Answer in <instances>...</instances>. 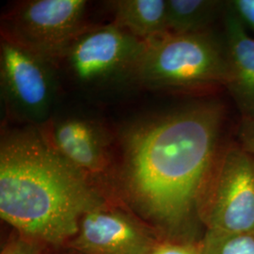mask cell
I'll return each mask as SVG.
<instances>
[{
    "mask_svg": "<svg viewBox=\"0 0 254 254\" xmlns=\"http://www.w3.org/2000/svg\"><path fill=\"white\" fill-rule=\"evenodd\" d=\"M222 124V107L203 103L128 128L121 148L130 201L168 230H181L200 216Z\"/></svg>",
    "mask_w": 254,
    "mask_h": 254,
    "instance_id": "1",
    "label": "cell"
},
{
    "mask_svg": "<svg viewBox=\"0 0 254 254\" xmlns=\"http://www.w3.org/2000/svg\"><path fill=\"white\" fill-rule=\"evenodd\" d=\"M85 174L39 127L10 131L0 145V215L23 236L58 245L76 236L82 217L105 204Z\"/></svg>",
    "mask_w": 254,
    "mask_h": 254,
    "instance_id": "2",
    "label": "cell"
},
{
    "mask_svg": "<svg viewBox=\"0 0 254 254\" xmlns=\"http://www.w3.org/2000/svg\"><path fill=\"white\" fill-rule=\"evenodd\" d=\"M226 48L207 32H167L145 41L137 84L153 90H196L225 86Z\"/></svg>",
    "mask_w": 254,
    "mask_h": 254,
    "instance_id": "3",
    "label": "cell"
},
{
    "mask_svg": "<svg viewBox=\"0 0 254 254\" xmlns=\"http://www.w3.org/2000/svg\"><path fill=\"white\" fill-rule=\"evenodd\" d=\"M144 48V41L113 23L89 26L52 64L83 91L104 92L137 84Z\"/></svg>",
    "mask_w": 254,
    "mask_h": 254,
    "instance_id": "4",
    "label": "cell"
},
{
    "mask_svg": "<svg viewBox=\"0 0 254 254\" xmlns=\"http://www.w3.org/2000/svg\"><path fill=\"white\" fill-rule=\"evenodd\" d=\"M86 0H28L1 19V38L53 64L87 25Z\"/></svg>",
    "mask_w": 254,
    "mask_h": 254,
    "instance_id": "5",
    "label": "cell"
},
{
    "mask_svg": "<svg viewBox=\"0 0 254 254\" xmlns=\"http://www.w3.org/2000/svg\"><path fill=\"white\" fill-rule=\"evenodd\" d=\"M207 230L254 234V157L240 147L219 153L200 207Z\"/></svg>",
    "mask_w": 254,
    "mask_h": 254,
    "instance_id": "6",
    "label": "cell"
},
{
    "mask_svg": "<svg viewBox=\"0 0 254 254\" xmlns=\"http://www.w3.org/2000/svg\"><path fill=\"white\" fill-rule=\"evenodd\" d=\"M0 83L6 109L14 118L35 127L52 118L59 86L47 60L1 38Z\"/></svg>",
    "mask_w": 254,
    "mask_h": 254,
    "instance_id": "7",
    "label": "cell"
},
{
    "mask_svg": "<svg viewBox=\"0 0 254 254\" xmlns=\"http://www.w3.org/2000/svg\"><path fill=\"white\" fill-rule=\"evenodd\" d=\"M73 238L82 254H150L157 245L135 219L106 203L82 217Z\"/></svg>",
    "mask_w": 254,
    "mask_h": 254,
    "instance_id": "8",
    "label": "cell"
},
{
    "mask_svg": "<svg viewBox=\"0 0 254 254\" xmlns=\"http://www.w3.org/2000/svg\"><path fill=\"white\" fill-rule=\"evenodd\" d=\"M37 127L50 145L89 179L105 173L109 168V136L93 120L72 115L52 117Z\"/></svg>",
    "mask_w": 254,
    "mask_h": 254,
    "instance_id": "9",
    "label": "cell"
},
{
    "mask_svg": "<svg viewBox=\"0 0 254 254\" xmlns=\"http://www.w3.org/2000/svg\"><path fill=\"white\" fill-rule=\"evenodd\" d=\"M228 78L225 84L242 119L254 118V39L235 11L225 17Z\"/></svg>",
    "mask_w": 254,
    "mask_h": 254,
    "instance_id": "10",
    "label": "cell"
},
{
    "mask_svg": "<svg viewBox=\"0 0 254 254\" xmlns=\"http://www.w3.org/2000/svg\"><path fill=\"white\" fill-rule=\"evenodd\" d=\"M113 24L142 41L168 32L165 0L111 1Z\"/></svg>",
    "mask_w": 254,
    "mask_h": 254,
    "instance_id": "11",
    "label": "cell"
},
{
    "mask_svg": "<svg viewBox=\"0 0 254 254\" xmlns=\"http://www.w3.org/2000/svg\"><path fill=\"white\" fill-rule=\"evenodd\" d=\"M223 4L216 0H167V30L173 34L206 32L218 18Z\"/></svg>",
    "mask_w": 254,
    "mask_h": 254,
    "instance_id": "12",
    "label": "cell"
},
{
    "mask_svg": "<svg viewBox=\"0 0 254 254\" xmlns=\"http://www.w3.org/2000/svg\"><path fill=\"white\" fill-rule=\"evenodd\" d=\"M200 249L201 254H254V234L207 230Z\"/></svg>",
    "mask_w": 254,
    "mask_h": 254,
    "instance_id": "13",
    "label": "cell"
},
{
    "mask_svg": "<svg viewBox=\"0 0 254 254\" xmlns=\"http://www.w3.org/2000/svg\"><path fill=\"white\" fill-rule=\"evenodd\" d=\"M150 254H201L200 244L190 242L157 243Z\"/></svg>",
    "mask_w": 254,
    "mask_h": 254,
    "instance_id": "14",
    "label": "cell"
},
{
    "mask_svg": "<svg viewBox=\"0 0 254 254\" xmlns=\"http://www.w3.org/2000/svg\"><path fill=\"white\" fill-rule=\"evenodd\" d=\"M237 136L240 148L254 157V118L241 120Z\"/></svg>",
    "mask_w": 254,
    "mask_h": 254,
    "instance_id": "15",
    "label": "cell"
},
{
    "mask_svg": "<svg viewBox=\"0 0 254 254\" xmlns=\"http://www.w3.org/2000/svg\"><path fill=\"white\" fill-rule=\"evenodd\" d=\"M231 5L244 26L247 25L254 30V0H235Z\"/></svg>",
    "mask_w": 254,
    "mask_h": 254,
    "instance_id": "16",
    "label": "cell"
},
{
    "mask_svg": "<svg viewBox=\"0 0 254 254\" xmlns=\"http://www.w3.org/2000/svg\"><path fill=\"white\" fill-rule=\"evenodd\" d=\"M1 254H40L35 241L30 239H16L5 246Z\"/></svg>",
    "mask_w": 254,
    "mask_h": 254,
    "instance_id": "17",
    "label": "cell"
}]
</instances>
